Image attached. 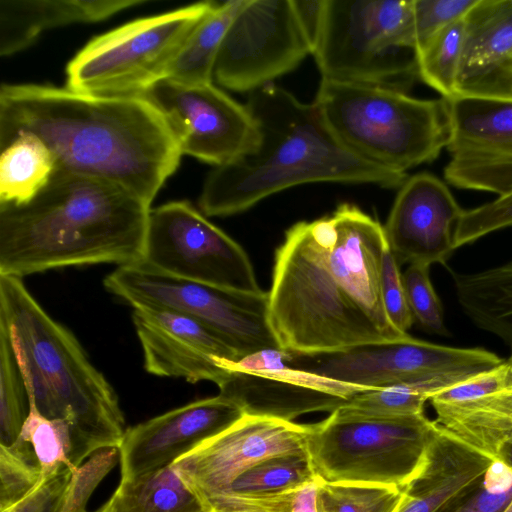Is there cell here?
Listing matches in <instances>:
<instances>
[{"instance_id": "obj_23", "label": "cell", "mask_w": 512, "mask_h": 512, "mask_svg": "<svg viewBox=\"0 0 512 512\" xmlns=\"http://www.w3.org/2000/svg\"><path fill=\"white\" fill-rule=\"evenodd\" d=\"M496 460L438 424L425 461L398 512H435L480 481Z\"/></svg>"}, {"instance_id": "obj_44", "label": "cell", "mask_w": 512, "mask_h": 512, "mask_svg": "<svg viewBox=\"0 0 512 512\" xmlns=\"http://www.w3.org/2000/svg\"><path fill=\"white\" fill-rule=\"evenodd\" d=\"M293 491L260 497L220 494L206 500L212 512H290Z\"/></svg>"}, {"instance_id": "obj_9", "label": "cell", "mask_w": 512, "mask_h": 512, "mask_svg": "<svg viewBox=\"0 0 512 512\" xmlns=\"http://www.w3.org/2000/svg\"><path fill=\"white\" fill-rule=\"evenodd\" d=\"M217 4L198 2L93 38L68 63L66 88L100 96H142L166 78L188 37Z\"/></svg>"}, {"instance_id": "obj_4", "label": "cell", "mask_w": 512, "mask_h": 512, "mask_svg": "<svg viewBox=\"0 0 512 512\" xmlns=\"http://www.w3.org/2000/svg\"><path fill=\"white\" fill-rule=\"evenodd\" d=\"M0 320L9 329L29 398L44 417L70 425L75 469L102 449L118 448L126 428L117 393L22 278L0 275Z\"/></svg>"}, {"instance_id": "obj_28", "label": "cell", "mask_w": 512, "mask_h": 512, "mask_svg": "<svg viewBox=\"0 0 512 512\" xmlns=\"http://www.w3.org/2000/svg\"><path fill=\"white\" fill-rule=\"evenodd\" d=\"M0 151V205L28 203L55 171L52 153L31 133L16 135Z\"/></svg>"}, {"instance_id": "obj_5", "label": "cell", "mask_w": 512, "mask_h": 512, "mask_svg": "<svg viewBox=\"0 0 512 512\" xmlns=\"http://www.w3.org/2000/svg\"><path fill=\"white\" fill-rule=\"evenodd\" d=\"M334 238L332 215L302 221L275 252L269 320L283 350L329 352L388 340L333 272Z\"/></svg>"}, {"instance_id": "obj_38", "label": "cell", "mask_w": 512, "mask_h": 512, "mask_svg": "<svg viewBox=\"0 0 512 512\" xmlns=\"http://www.w3.org/2000/svg\"><path fill=\"white\" fill-rule=\"evenodd\" d=\"M430 266L411 264L402 274L409 309L425 330L446 334L442 304L429 277Z\"/></svg>"}, {"instance_id": "obj_37", "label": "cell", "mask_w": 512, "mask_h": 512, "mask_svg": "<svg viewBox=\"0 0 512 512\" xmlns=\"http://www.w3.org/2000/svg\"><path fill=\"white\" fill-rule=\"evenodd\" d=\"M512 502V471L496 461L485 476L435 512H504Z\"/></svg>"}, {"instance_id": "obj_42", "label": "cell", "mask_w": 512, "mask_h": 512, "mask_svg": "<svg viewBox=\"0 0 512 512\" xmlns=\"http://www.w3.org/2000/svg\"><path fill=\"white\" fill-rule=\"evenodd\" d=\"M399 266L387 244L384 248L381 267L383 306L392 325L399 331L407 333L414 319L407 302Z\"/></svg>"}, {"instance_id": "obj_18", "label": "cell", "mask_w": 512, "mask_h": 512, "mask_svg": "<svg viewBox=\"0 0 512 512\" xmlns=\"http://www.w3.org/2000/svg\"><path fill=\"white\" fill-rule=\"evenodd\" d=\"M132 321L143 351L145 370L156 376L210 381L217 386L229 370L218 359L238 362L235 351L212 329L183 313L134 308Z\"/></svg>"}, {"instance_id": "obj_8", "label": "cell", "mask_w": 512, "mask_h": 512, "mask_svg": "<svg viewBox=\"0 0 512 512\" xmlns=\"http://www.w3.org/2000/svg\"><path fill=\"white\" fill-rule=\"evenodd\" d=\"M437 428L424 413L364 416L339 407L309 424L307 452L325 482L405 488L420 471Z\"/></svg>"}, {"instance_id": "obj_29", "label": "cell", "mask_w": 512, "mask_h": 512, "mask_svg": "<svg viewBox=\"0 0 512 512\" xmlns=\"http://www.w3.org/2000/svg\"><path fill=\"white\" fill-rule=\"evenodd\" d=\"M245 1L229 0L217 4L188 37L166 78L184 84L211 83L222 41Z\"/></svg>"}, {"instance_id": "obj_46", "label": "cell", "mask_w": 512, "mask_h": 512, "mask_svg": "<svg viewBox=\"0 0 512 512\" xmlns=\"http://www.w3.org/2000/svg\"><path fill=\"white\" fill-rule=\"evenodd\" d=\"M317 482L318 479L293 491L290 512H319Z\"/></svg>"}, {"instance_id": "obj_24", "label": "cell", "mask_w": 512, "mask_h": 512, "mask_svg": "<svg viewBox=\"0 0 512 512\" xmlns=\"http://www.w3.org/2000/svg\"><path fill=\"white\" fill-rule=\"evenodd\" d=\"M145 0H0V55L26 49L46 30L104 20Z\"/></svg>"}, {"instance_id": "obj_20", "label": "cell", "mask_w": 512, "mask_h": 512, "mask_svg": "<svg viewBox=\"0 0 512 512\" xmlns=\"http://www.w3.org/2000/svg\"><path fill=\"white\" fill-rule=\"evenodd\" d=\"M218 363L229 370L218 386L219 394L235 402L248 415L293 421L311 412L332 413L354 395L367 390L289 368L283 360L261 369L237 368L222 359Z\"/></svg>"}, {"instance_id": "obj_6", "label": "cell", "mask_w": 512, "mask_h": 512, "mask_svg": "<svg viewBox=\"0 0 512 512\" xmlns=\"http://www.w3.org/2000/svg\"><path fill=\"white\" fill-rule=\"evenodd\" d=\"M314 103L349 149L400 173L434 161L449 142L450 107L442 97L322 78Z\"/></svg>"}, {"instance_id": "obj_41", "label": "cell", "mask_w": 512, "mask_h": 512, "mask_svg": "<svg viewBox=\"0 0 512 512\" xmlns=\"http://www.w3.org/2000/svg\"><path fill=\"white\" fill-rule=\"evenodd\" d=\"M512 226V194L465 210L455 234V248Z\"/></svg>"}, {"instance_id": "obj_14", "label": "cell", "mask_w": 512, "mask_h": 512, "mask_svg": "<svg viewBox=\"0 0 512 512\" xmlns=\"http://www.w3.org/2000/svg\"><path fill=\"white\" fill-rule=\"evenodd\" d=\"M142 96L164 116L181 154L218 167L247 154L257 143V125L246 105L212 82L184 84L164 78Z\"/></svg>"}, {"instance_id": "obj_15", "label": "cell", "mask_w": 512, "mask_h": 512, "mask_svg": "<svg viewBox=\"0 0 512 512\" xmlns=\"http://www.w3.org/2000/svg\"><path fill=\"white\" fill-rule=\"evenodd\" d=\"M451 130L445 181L458 189L512 194V99H447Z\"/></svg>"}, {"instance_id": "obj_1", "label": "cell", "mask_w": 512, "mask_h": 512, "mask_svg": "<svg viewBox=\"0 0 512 512\" xmlns=\"http://www.w3.org/2000/svg\"><path fill=\"white\" fill-rule=\"evenodd\" d=\"M31 133L55 170L114 183L151 205L181 152L161 112L143 96H100L50 85L0 88V149Z\"/></svg>"}, {"instance_id": "obj_48", "label": "cell", "mask_w": 512, "mask_h": 512, "mask_svg": "<svg viewBox=\"0 0 512 512\" xmlns=\"http://www.w3.org/2000/svg\"><path fill=\"white\" fill-rule=\"evenodd\" d=\"M94 512H106V509H105V506L102 505L100 508H98L96 511Z\"/></svg>"}, {"instance_id": "obj_27", "label": "cell", "mask_w": 512, "mask_h": 512, "mask_svg": "<svg viewBox=\"0 0 512 512\" xmlns=\"http://www.w3.org/2000/svg\"><path fill=\"white\" fill-rule=\"evenodd\" d=\"M106 512H212L208 501L173 464L133 479H121L103 504Z\"/></svg>"}, {"instance_id": "obj_39", "label": "cell", "mask_w": 512, "mask_h": 512, "mask_svg": "<svg viewBox=\"0 0 512 512\" xmlns=\"http://www.w3.org/2000/svg\"><path fill=\"white\" fill-rule=\"evenodd\" d=\"M119 461L118 448L102 449L72 474L58 512H87L91 495Z\"/></svg>"}, {"instance_id": "obj_43", "label": "cell", "mask_w": 512, "mask_h": 512, "mask_svg": "<svg viewBox=\"0 0 512 512\" xmlns=\"http://www.w3.org/2000/svg\"><path fill=\"white\" fill-rule=\"evenodd\" d=\"M74 471L65 467L42 478L26 496L0 512H58Z\"/></svg>"}, {"instance_id": "obj_25", "label": "cell", "mask_w": 512, "mask_h": 512, "mask_svg": "<svg viewBox=\"0 0 512 512\" xmlns=\"http://www.w3.org/2000/svg\"><path fill=\"white\" fill-rule=\"evenodd\" d=\"M431 405L440 426L494 459L512 436V390L505 388L465 403Z\"/></svg>"}, {"instance_id": "obj_35", "label": "cell", "mask_w": 512, "mask_h": 512, "mask_svg": "<svg viewBox=\"0 0 512 512\" xmlns=\"http://www.w3.org/2000/svg\"><path fill=\"white\" fill-rule=\"evenodd\" d=\"M319 512H398L405 499L404 488L329 483L318 478Z\"/></svg>"}, {"instance_id": "obj_45", "label": "cell", "mask_w": 512, "mask_h": 512, "mask_svg": "<svg viewBox=\"0 0 512 512\" xmlns=\"http://www.w3.org/2000/svg\"><path fill=\"white\" fill-rule=\"evenodd\" d=\"M292 2L314 52L322 27L326 0H292Z\"/></svg>"}, {"instance_id": "obj_33", "label": "cell", "mask_w": 512, "mask_h": 512, "mask_svg": "<svg viewBox=\"0 0 512 512\" xmlns=\"http://www.w3.org/2000/svg\"><path fill=\"white\" fill-rule=\"evenodd\" d=\"M464 18L439 31L416 52L418 78L445 99H452L455 94L464 38Z\"/></svg>"}, {"instance_id": "obj_21", "label": "cell", "mask_w": 512, "mask_h": 512, "mask_svg": "<svg viewBox=\"0 0 512 512\" xmlns=\"http://www.w3.org/2000/svg\"><path fill=\"white\" fill-rule=\"evenodd\" d=\"M332 218L335 238L330 264L346 292L388 340L410 336L392 325L383 306L381 267L387 245L383 226L348 203L338 206Z\"/></svg>"}, {"instance_id": "obj_34", "label": "cell", "mask_w": 512, "mask_h": 512, "mask_svg": "<svg viewBox=\"0 0 512 512\" xmlns=\"http://www.w3.org/2000/svg\"><path fill=\"white\" fill-rule=\"evenodd\" d=\"M18 439L27 442L41 467L42 478L65 467H74V440L70 425L59 419H48L39 413L30 399L29 414Z\"/></svg>"}, {"instance_id": "obj_30", "label": "cell", "mask_w": 512, "mask_h": 512, "mask_svg": "<svg viewBox=\"0 0 512 512\" xmlns=\"http://www.w3.org/2000/svg\"><path fill=\"white\" fill-rule=\"evenodd\" d=\"M317 479L307 451L284 453L249 466L221 494L251 497L276 495L296 490Z\"/></svg>"}, {"instance_id": "obj_36", "label": "cell", "mask_w": 512, "mask_h": 512, "mask_svg": "<svg viewBox=\"0 0 512 512\" xmlns=\"http://www.w3.org/2000/svg\"><path fill=\"white\" fill-rule=\"evenodd\" d=\"M42 479L41 467L31 445L17 439L0 445V511L26 496Z\"/></svg>"}, {"instance_id": "obj_7", "label": "cell", "mask_w": 512, "mask_h": 512, "mask_svg": "<svg viewBox=\"0 0 512 512\" xmlns=\"http://www.w3.org/2000/svg\"><path fill=\"white\" fill-rule=\"evenodd\" d=\"M412 0H326L313 52L322 78L407 93L418 77Z\"/></svg>"}, {"instance_id": "obj_19", "label": "cell", "mask_w": 512, "mask_h": 512, "mask_svg": "<svg viewBox=\"0 0 512 512\" xmlns=\"http://www.w3.org/2000/svg\"><path fill=\"white\" fill-rule=\"evenodd\" d=\"M464 211L436 176L422 172L407 178L383 227L398 264L444 263L456 249Z\"/></svg>"}, {"instance_id": "obj_17", "label": "cell", "mask_w": 512, "mask_h": 512, "mask_svg": "<svg viewBox=\"0 0 512 512\" xmlns=\"http://www.w3.org/2000/svg\"><path fill=\"white\" fill-rule=\"evenodd\" d=\"M244 415L235 402L218 394L126 429L118 447L121 479L137 478L173 465Z\"/></svg>"}, {"instance_id": "obj_3", "label": "cell", "mask_w": 512, "mask_h": 512, "mask_svg": "<svg viewBox=\"0 0 512 512\" xmlns=\"http://www.w3.org/2000/svg\"><path fill=\"white\" fill-rule=\"evenodd\" d=\"M245 105L257 125V143L247 154L208 175L199 198L206 216L241 213L272 194L306 183L396 188L407 179V174L353 152L335 135L314 102L303 103L273 83L251 92Z\"/></svg>"}, {"instance_id": "obj_2", "label": "cell", "mask_w": 512, "mask_h": 512, "mask_svg": "<svg viewBox=\"0 0 512 512\" xmlns=\"http://www.w3.org/2000/svg\"><path fill=\"white\" fill-rule=\"evenodd\" d=\"M150 206L114 183L55 170L28 203L0 205V275L141 262Z\"/></svg>"}, {"instance_id": "obj_40", "label": "cell", "mask_w": 512, "mask_h": 512, "mask_svg": "<svg viewBox=\"0 0 512 512\" xmlns=\"http://www.w3.org/2000/svg\"><path fill=\"white\" fill-rule=\"evenodd\" d=\"M416 52L435 34L462 19L477 0H412Z\"/></svg>"}, {"instance_id": "obj_16", "label": "cell", "mask_w": 512, "mask_h": 512, "mask_svg": "<svg viewBox=\"0 0 512 512\" xmlns=\"http://www.w3.org/2000/svg\"><path fill=\"white\" fill-rule=\"evenodd\" d=\"M308 432L309 424L245 414L174 465L208 499L224 492L239 473L260 460L307 451Z\"/></svg>"}, {"instance_id": "obj_26", "label": "cell", "mask_w": 512, "mask_h": 512, "mask_svg": "<svg viewBox=\"0 0 512 512\" xmlns=\"http://www.w3.org/2000/svg\"><path fill=\"white\" fill-rule=\"evenodd\" d=\"M453 279L458 303L467 317L512 347V261L454 274Z\"/></svg>"}, {"instance_id": "obj_11", "label": "cell", "mask_w": 512, "mask_h": 512, "mask_svg": "<svg viewBox=\"0 0 512 512\" xmlns=\"http://www.w3.org/2000/svg\"><path fill=\"white\" fill-rule=\"evenodd\" d=\"M504 360L482 348L438 345L411 336L329 352L285 350L283 356L284 364L289 368L367 390L447 374L473 376L497 367Z\"/></svg>"}, {"instance_id": "obj_10", "label": "cell", "mask_w": 512, "mask_h": 512, "mask_svg": "<svg viewBox=\"0 0 512 512\" xmlns=\"http://www.w3.org/2000/svg\"><path fill=\"white\" fill-rule=\"evenodd\" d=\"M104 286L133 308L169 309L197 319L240 359L265 350H283L270 324L268 292L189 281L143 262L118 266L105 277Z\"/></svg>"}, {"instance_id": "obj_31", "label": "cell", "mask_w": 512, "mask_h": 512, "mask_svg": "<svg viewBox=\"0 0 512 512\" xmlns=\"http://www.w3.org/2000/svg\"><path fill=\"white\" fill-rule=\"evenodd\" d=\"M469 377L471 376L447 374L423 381L365 390L354 395L340 408L364 416L392 417L422 414L426 401Z\"/></svg>"}, {"instance_id": "obj_22", "label": "cell", "mask_w": 512, "mask_h": 512, "mask_svg": "<svg viewBox=\"0 0 512 512\" xmlns=\"http://www.w3.org/2000/svg\"><path fill=\"white\" fill-rule=\"evenodd\" d=\"M464 22L454 97L512 99V0H477Z\"/></svg>"}, {"instance_id": "obj_12", "label": "cell", "mask_w": 512, "mask_h": 512, "mask_svg": "<svg viewBox=\"0 0 512 512\" xmlns=\"http://www.w3.org/2000/svg\"><path fill=\"white\" fill-rule=\"evenodd\" d=\"M142 262L189 281L261 291L243 248L187 201L150 210Z\"/></svg>"}, {"instance_id": "obj_32", "label": "cell", "mask_w": 512, "mask_h": 512, "mask_svg": "<svg viewBox=\"0 0 512 512\" xmlns=\"http://www.w3.org/2000/svg\"><path fill=\"white\" fill-rule=\"evenodd\" d=\"M30 398L7 325L0 320V445L19 437L29 414Z\"/></svg>"}, {"instance_id": "obj_47", "label": "cell", "mask_w": 512, "mask_h": 512, "mask_svg": "<svg viewBox=\"0 0 512 512\" xmlns=\"http://www.w3.org/2000/svg\"><path fill=\"white\" fill-rule=\"evenodd\" d=\"M507 366L506 389L512 390V352L508 359H505Z\"/></svg>"}, {"instance_id": "obj_13", "label": "cell", "mask_w": 512, "mask_h": 512, "mask_svg": "<svg viewBox=\"0 0 512 512\" xmlns=\"http://www.w3.org/2000/svg\"><path fill=\"white\" fill-rule=\"evenodd\" d=\"M312 52L292 0H246L222 41L213 79L229 90L251 93Z\"/></svg>"}]
</instances>
